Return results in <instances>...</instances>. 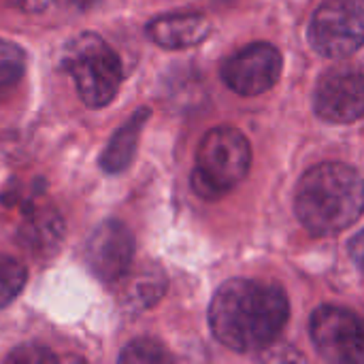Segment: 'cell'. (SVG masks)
<instances>
[{"label": "cell", "instance_id": "5bb4252c", "mask_svg": "<svg viewBox=\"0 0 364 364\" xmlns=\"http://www.w3.org/2000/svg\"><path fill=\"white\" fill-rule=\"evenodd\" d=\"M26 73V53L11 41L0 38V98L9 94Z\"/></svg>", "mask_w": 364, "mask_h": 364}, {"label": "cell", "instance_id": "30bf717a", "mask_svg": "<svg viewBox=\"0 0 364 364\" xmlns=\"http://www.w3.org/2000/svg\"><path fill=\"white\" fill-rule=\"evenodd\" d=\"M211 32V21L200 13L162 15L149 21V38L164 49H186L198 45Z\"/></svg>", "mask_w": 364, "mask_h": 364}, {"label": "cell", "instance_id": "e0dca14e", "mask_svg": "<svg viewBox=\"0 0 364 364\" xmlns=\"http://www.w3.org/2000/svg\"><path fill=\"white\" fill-rule=\"evenodd\" d=\"M9 363H23V364H36V363H53L55 356L51 350L43 348V346H21L17 348L13 354H9L6 358Z\"/></svg>", "mask_w": 364, "mask_h": 364}, {"label": "cell", "instance_id": "ac0fdd59", "mask_svg": "<svg viewBox=\"0 0 364 364\" xmlns=\"http://www.w3.org/2000/svg\"><path fill=\"white\" fill-rule=\"evenodd\" d=\"M350 254H352L354 262L364 271V230L363 232H358V235L352 239V243H350Z\"/></svg>", "mask_w": 364, "mask_h": 364}, {"label": "cell", "instance_id": "8992f818", "mask_svg": "<svg viewBox=\"0 0 364 364\" xmlns=\"http://www.w3.org/2000/svg\"><path fill=\"white\" fill-rule=\"evenodd\" d=\"M311 339L322 358L339 364H364V318L335 305L311 316Z\"/></svg>", "mask_w": 364, "mask_h": 364}, {"label": "cell", "instance_id": "9c48e42d", "mask_svg": "<svg viewBox=\"0 0 364 364\" xmlns=\"http://www.w3.org/2000/svg\"><path fill=\"white\" fill-rule=\"evenodd\" d=\"M316 113L333 124H350L364 115V73L337 68L326 73L314 92Z\"/></svg>", "mask_w": 364, "mask_h": 364}, {"label": "cell", "instance_id": "d6986e66", "mask_svg": "<svg viewBox=\"0 0 364 364\" xmlns=\"http://www.w3.org/2000/svg\"><path fill=\"white\" fill-rule=\"evenodd\" d=\"M17 9H21V11H28V13H36V11H43L47 4H49V0H11Z\"/></svg>", "mask_w": 364, "mask_h": 364}, {"label": "cell", "instance_id": "9a60e30c", "mask_svg": "<svg viewBox=\"0 0 364 364\" xmlns=\"http://www.w3.org/2000/svg\"><path fill=\"white\" fill-rule=\"evenodd\" d=\"M26 267L19 260L11 256H0V309L15 301V296L26 286Z\"/></svg>", "mask_w": 364, "mask_h": 364}, {"label": "cell", "instance_id": "5b68a950", "mask_svg": "<svg viewBox=\"0 0 364 364\" xmlns=\"http://www.w3.org/2000/svg\"><path fill=\"white\" fill-rule=\"evenodd\" d=\"M309 38L326 58H348L364 45V0H326L311 17Z\"/></svg>", "mask_w": 364, "mask_h": 364}, {"label": "cell", "instance_id": "52a82bcc", "mask_svg": "<svg viewBox=\"0 0 364 364\" xmlns=\"http://www.w3.org/2000/svg\"><path fill=\"white\" fill-rule=\"evenodd\" d=\"M282 75V53L269 43H252L232 53L222 66L224 83L241 96L269 92Z\"/></svg>", "mask_w": 364, "mask_h": 364}, {"label": "cell", "instance_id": "8fae6325", "mask_svg": "<svg viewBox=\"0 0 364 364\" xmlns=\"http://www.w3.org/2000/svg\"><path fill=\"white\" fill-rule=\"evenodd\" d=\"M21 222L19 239L28 250H49L62 237V220L49 203H41L34 196H26L19 203Z\"/></svg>", "mask_w": 364, "mask_h": 364}, {"label": "cell", "instance_id": "ba28073f", "mask_svg": "<svg viewBox=\"0 0 364 364\" xmlns=\"http://www.w3.org/2000/svg\"><path fill=\"white\" fill-rule=\"evenodd\" d=\"M85 260L92 273L107 282H119L130 269L134 260V237L126 228V224L117 220H107L90 235L85 243Z\"/></svg>", "mask_w": 364, "mask_h": 364}, {"label": "cell", "instance_id": "2e32d148", "mask_svg": "<svg viewBox=\"0 0 364 364\" xmlns=\"http://www.w3.org/2000/svg\"><path fill=\"white\" fill-rule=\"evenodd\" d=\"M122 363L132 364H154V363H168L171 356L168 352L154 339H136L124 348L119 354Z\"/></svg>", "mask_w": 364, "mask_h": 364}, {"label": "cell", "instance_id": "3957f363", "mask_svg": "<svg viewBox=\"0 0 364 364\" xmlns=\"http://www.w3.org/2000/svg\"><path fill=\"white\" fill-rule=\"evenodd\" d=\"M252 149L245 134L232 126L209 130L196 151V171L192 175L194 190L205 198H215L247 177Z\"/></svg>", "mask_w": 364, "mask_h": 364}, {"label": "cell", "instance_id": "6da1fadb", "mask_svg": "<svg viewBox=\"0 0 364 364\" xmlns=\"http://www.w3.org/2000/svg\"><path fill=\"white\" fill-rule=\"evenodd\" d=\"M288 316V296L279 286L237 277L218 288L209 307V326L228 350L254 352L279 337Z\"/></svg>", "mask_w": 364, "mask_h": 364}, {"label": "cell", "instance_id": "277c9868", "mask_svg": "<svg viewBox=\"0 0 364 364\" xmlns=\"http://www.w3.org/2000/svg\"><path fill=\"white\" fill-rule=\"evenodd\" d=\"M64 68L73 77L79 98L92 109L109 105L122 85V62L117 53L92 32L79 34L66 47Z\"/></svg>", "mask_w": 364, "mask_h": 364}, {"label": "cell", "instance_id": "7a4b0ae2", "mask_svg": "<svg viewBox=\"0 0 364 364\" xmlns=\"http://www.w3.org/2000/svg\"><path fill=\"white\" fill-rule=\"evenodd\" d=\"M294 209L311 235H339L364 213L363 175L343 162H322L301 177Z\"/></svg>", "mask_w": 364, "mask_h": 364}, {"label": "cell", "instance_id": "4fadbf2b", "mask_svg": "<svg viewBox=\"0 0 364 364\" xmlns=\"http://www.w3.org/2000/svg\"><path fill=\"white\" fill-rule=\"evenodd\" d=\"M149 109L141 107L109 141L107 149L100 156V166L107 173H122L134 158L136 145H139V136L143 132L145 122L149 119Z\"/></svg>", "mask_w": 364, "mask_h": 364}, {"label": "cell", "instance_id": "ffe728a7", "mask_svg": "<svg viewBox=\"0 0 364 364\" xmlns=\"http://www.w3.org/2000/svg\"><path fill=\"white\" fill-rule=\"evenodd\" d=\"M58 2L64 6H73V9H90L98 0H58Z\"/></svg>", "mask_w": 364, "mask_h": 364}, {"label": "cell", "instance_id": "7c38bea8", "mask_svg": "<svg viewBox=\"0 0 364 364\" xmlns=\"http://www.w3.org/2000/svg\"><path fill=\"white\" fill-rule=\"evenodd\" d=\"M119 282H122V301L128 309L134 311L154 307L166 290V275L156 264H145L136 271L130 269Z\"/></svg>", "mask_w": 364, "mask_h": 364}]
</instances>
